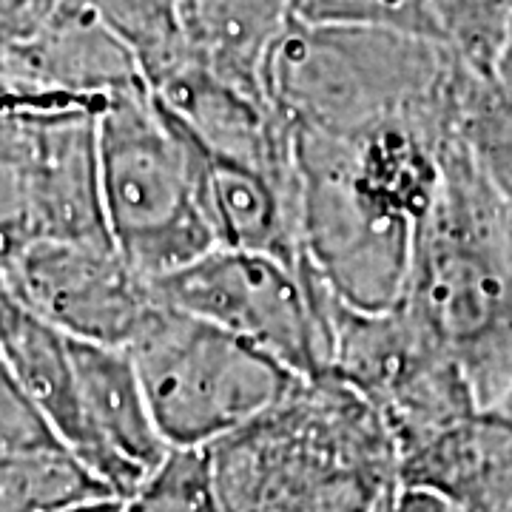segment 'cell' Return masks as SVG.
<instances>
[{
    "label": "cell",
    "mask_w": 512,
    "mask_h": 512,
    "mask_svg": "<svg viewBox=\"0 0 512 512\" xmlns=\"http://www.w3.org/2000/svg\"><path fill=\"white\" fill-rule=\"evenodd\" d=\"M291 134L302 262L348 308L402 305L416 228L458 134L433 126L350 140Z\"/></svg>",
    "instance_id": "1"
},
{
    "label": "cell",
    "mask_w": 512,
    "mask_h": 512,
    "mask_svg": "<svg viewBox=\"0 0 512 512\" xmlns=\"http://www.w3.org/2000/svg\"><path fill=\"white\" fill-rule=\"evenodd\" d=\"M202 453L225 512H384L402 487L382 416L330 373L299 376Z\"/></svg>",
    "instance_id": "2"
},
{
    "label": "cell",
    "mask_w": 512,
    "mask_h": 512,
    "mask_svg": "<svg viewBox=\"0 0 512 512\" xmlns=\"http://www.w3.org/2000/svg\"><path fill=\"white\" fill-rule=\"evenodd\" d=\"M402 308L470 379L481 407L512 384V205L456 137L416 228Z\"/></svg>",
    "instance_id": "3"
},
{
    "label": "cell",
    "mask_w": 512,
    "mask_h": 512,
    "mask_svg": "<svg viewBox=\"0 0 512 512\" xmlns=\"http://www.w3.org/2000/svg\"><path fill=\"white\" fill-rule=\"evenodd\" d=\"M476 80L439 37L293 20L265 89L291 131L350 140L396 126L458 131Z\"/></svg>",
    "instance_id": "4"
},
{
    "label": "cell",
    "mask_w": 512,
    "mask_h": 512,
    "mask_svg": "<svg viewBox=\"0 0 512 512\" xmlns=\"http://www.w3.org/2000/svg\"><path fill=\"white\" fill-rule=\"evenodd\" d=\"M100 194L114 248L148 279L220 248L205 185V151L148 86L97 111Z\"/></svg>",
    "instance_id": "5"
},
{
    "label": "cell",
    "mask_w": 512,
    "mask_h": 512,
    "mask_svg": "<svg viewBox=\"0 0 512 512\" xmlns=\"http://www.w3.org/2000/svg\"><path fill=\"white\" fill-rule=\"evenodd\" d=\"M126 350L171 450H208L299 379L234 333L160 302Z\"/></svg>",
    "instance_id": "6"
},
{
    "label": "cell",
    "mask_w": 512,
    "mask_h": 512,
    "mask_svg": "<svg viewBox=\"0 0 512 512\" xmlns=\"http://www.w3.org/2000/svg\"><path fill=\"white\" fill-rule=\"evenodd\" d=\"M160 305L191 313L274 356L296 376H325L336 296L302 262L214 248L171 274L151 279Z\"/></svg>",
    "instance_id": "7"
},
{
    "label": "cell",
    "mask_w": 512,
    "mask_h": 512,
    "mask_svg": "<svg viewBox=\"0 0 512 512\" xmlns=\"http://www.w3.org/2000/svg\"><path fill=\"white\" fill-rule=\"evenodd\" d=\"M330 330L328 373L382 416L399 456L481 410L464 370L402 305L356 311L336 299Z\"/></svg>",
    "instance_id": "8"
},
{
    "label": "cell",
    "mask_w": 512,
    "mask_h": 512,
    "mask_svg": "<svg viewBox=\"0 0 512 512\" xmlns=\"http://www.w3.org/2000/svg\"><path fill=\"white\" fill-rule=\"evenodd\" d=\"M3 282L77 342L128 348L157 296L111 242L37 239L0 268Z\"/></svg>",
    "instance_id": "9"
},
{
    "label": "cell",
    "mask_w": 512,
    "mask_h": 512,
    "mask_svg": "<svg viewBox=\"0 0 512 512\" xmlns=\"http://www.w3.org/2000/svg\"><path fill=\"white\" fill-rule=\"evenodd\" d=\"M72 348L83 407V447L77 461L126 501L163 464L171 447L148 407L131 353L77 339Z\"/></svg>",
    "instance_id": "10"
},
{
    "label": "cell",
    "mask_w": 512,
    "mask_h": 512,
    "mask_svg": "<svg viewBox=\"0 0 512 512\" xmlns=\"http://www.w3.org/2000/svg\"><path fill=\"white\" fill-rule=\"evenodd\" d=\"M9 60L26 97H63L103 106L114 94L146 86L134 52L86 0H60L40 37L12 52Z\"/></svg>",
    "instance_id": "11"
},
{
    "label": "cell",
    "mask_w": 512,
    "mask_h": 512,
    "mask_svg": "<svg viewBox=\"0 0 512 512\" xmlns=\"http://www.w3.org/2000/svg\"><path fill=\"white\" fill-rule=\"evenodd\" d=\"M402 487L444 495L461 512H512V419L481 407L404 453Z\"/></svg>",
    "instance_id": "12"
},
{
    "label": "cell",
    "mask_w": 512,
    "mask_h": 512,
    "mask_svg": "<svg viewBox=\"0 0 512 512\" xmlns=\"http://www.w3.org/2000/svg\"><path fill=\"white\" fill-rule=\"evenodd\" d=\"M177 20L197 63L268 100V63L296 20V0H180Z\"/></svg>",
    "instance_id": "13"
},
{
    "label": "cell",
    "mask_w": 512,
    "mask_h": 512,
    "mask_svg": "<svg viewBox=\"0 0 512 512\" xmlns=\"http://www.w3.org/2000/svg\"><path fill=\"white\" fill-rule=\"evenodd\" d=\"M0 356L20 387L52 424L57 441L77 458L83 447V407L72 336L20 302L0 276Z\"/></svg>",
    "instance_id": "14"
},
{
    "label": "cell",
    "mask_w": 512,
    "mask_h": 512,
    "mask_svg": "<svg viewBox=\"0 0 512 512\" xmlns=\"http://www.w3.org/2000/svg\"><path fill=\"white\" fill-rule=\"evenodd\" d=\"M117 498L72 453H0V512H55Z\"/></svg>",
    "instance_id": "15"
},
{
    "label": "cell",
    "mask_w": 512,
    "mask_h": 512,
    "mask_svg": "<svg viewBox=\"0 0 512 512\" xmlns=\"http://www.w3.org/2000/svg\"><path fill=\"white\" fill-rule=\"evenodd\" d=\"M510 20L512 0H433L436 37L484 80H493Z\"/></svg>",
    "instance_id": "16"
},
{
    "label": "cell",
    "mask_w": 512,
    "mask_h": 512,
    "mask_svg": "<svg viewBox=\"0 0 512 512\" xmlns=\"http://www.w3.org/2000/svg\"><path fill=\"white\" fill-rule=\"evenodd\" d=\"M97 18L134 52L143 80L160 74L183 52L180 0H86Z\"/></svg>",
    "instance_id": "17"
},
{
    "label": "cell",
    "mask_w": 512,
    "mask_h": 512,
    "mask_svg": "<svg viewBox=\"0 0 512 512\" xmlns=\"http://www.w3.org/2000/svg\"><path fill=\"white\" fill-rule=\"evenodd\" d=\"M458 137L476 157L481 171L512 205V100L493 80L478 77L467 94Z\"/></svg>",
    "instance_id": "18"
},
{
    "label": "cell",
    "mask_w": 512,
    "mask_h": 512,
    "mask_svg": "<svg viewBox=\"0 0 512 512\" xmlns=\"http://www.w3.org/2000/svg\"><path fill=\"white\" fill-rule=\"evenodd\" d=\"M123 512H225L214 493L202 450H171L143 487L123 501Z\"/></svg>",
    "instance_id": "19"
},
{
    "label": "cell",
    "mask_w": 512,
    "mask_h": 512,
    "mask_svg": "<svg viewBox=\"0 0 512 512\" xmlns=\"http://www.w3.org/2000/svg\"><path fill=\"white\" fill-rule=\"evenodd\" d=\"M296 20L436 37L433 0H296Z\"/></svg>",
    "instance_id": "20"
},
{
    "label": "cell",
    "mask_w": 512,
    "mask_h": 512,
    "mask_svg": "<svg viewBox=\"0 0 512 512\" xmlns=\"http://www.w3.org/2000/svg\"><path fill=\"white\" fill-rule=\"evenodd\" d=\"M49 450H63V444L0 356V453Z\"/></svg>",
    "instance_id": "21"
},
{
    "label": "cell",
    "mask_w": 512,
    "mask_h": 512,
    "mask_svg": "<svg viewBox=\"0 0 512 512\" xmlns=\"http://www.w3.org/2000/svg\"><path fill=\"white\" fill-rule=\"evenodd\" d=\"M60 0H0V52L26 49L55 18Z\"/></svg>",
    "instance_id": "22"
},
{
    "label": "cell",
    "mask_w": 512,
    "mask_h": 512,
    "mask_svg": "<svg viewBox=\"0 0 512 512\" xmlns=\"http://www.w3.org/2000/svg\"><path fill=\"white\" fill-rule=\"evenodd\" d=\"M384 512H461L444 495L424 487H399Z\"/></svg>",
    "instance_id": "23"
},
{
    "label": "cell",
    "mask_w": 512,
    "mask_h": 512,
    "mask_svg": "<svg viewBox=\"0 0 512 512\" xmlns=\"http://www.w3.org/2000/svg\"><path fill=\"white\" fill-rule=\"evenodd\" d=\"M493 83L498 86V92L507 94L512 100V20L507 40H504V49H501V57H498V66H495Z\"/></svg>",
    "instance_id": "24"
},
{
    "label": "cell",
    "mask_w": 512,
    "mask_h": 512,
    "mask_svg": "<svg viewBox=\"0 0 512 512\" xmlns=\"http://www.w3.org/2000/svg\"><path fill=\"white\" fill-rule=\"evenodd\" d=\"M12 97H26L20 92L15 72H12V60L6 52H0V100H12Z\"/></svg>",
    "instance_id": "25"
},
{
    "label": "cell",
    "mask_w": 512,
    "mask_h": 512,
    "mask_svg": "<svg viewBox=\"0 0 512 512\" xmlns=\"http://www.w3.org/2000/svg\"><path fill=\"white\" fill-rule=\"evenodd\" d=\"M55 512H123V501L120 498H97V501H83L74 507H63Z\"/></svg>",
    "instance_id": "26"
}]
</instances>
